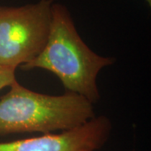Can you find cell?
<instances>
[{"instance_id": "cell-1", "label": "cell", "mask_w": 151, "mask_h": 151, "mask_svg": "<svg viewBox=\"0 0 151 151\" xmlns=\"http://www.w3.org/2000/svg\"><path fill=\"white\" fill-rule=\"evenodd\" d=\"M114 62V58L100 55L90 49L80 36L68 9L54 2L47 42L35 59L20 68L49 70L59 78L66 92L94 104L100 99L97 76Z\"/></svg>"}, {"instance_id": "cell-2", "label": "cell", "mask_w": 151, "mask_h": 151, "mask_svg": "<svg viewBox=\"0 0 151 151\" xmlns=\"http://www.w3.org/2000/svg\"><path fill=\"white\" fill-rule=\"evenodd\" d=\"M96 117L92 103L75 93L52 96L14 81L0 98V137L13 134H52L79 127Z\"/></svg>"}, {"instance_id": "cell-3", "label": "cell", "mask_w": 151, "mask_h": 151, "mask_svg": "<svg viewBox=\"0 0 151 151\" xmlns=\"http://www.w3.org/2000/svg\"><path fill=\"white\" fill-rule=\"evenodd\" d=\"M53 3L0 6V66L16 69L41 52L50 34Z\"/></svg>"}, {"instance_id": "cell-4", "label": "cell", "mask_w": 151, "mask_h": 151, "mask_svg": "<svg viewBox=\"0 0 151 151\" xmlns=\"http://www.w3.org/2000/svg\"><path fill=\"white\" fill-rule=\"evenodd\" d=\"M111 131L109 119L98 116L60 134L0 142V151H99L107 143Z\"/></svg>"}, {"instance_id": "cell-5", "label": "cell", "mask_w": 151, "mask_h": 151, "mask_svg": "<svg viewBox=\"0 0 151 151\" xmlns=\"http://www.w3.org/2000/svg\"><path fill=\"white\" fill-rule=\"evenodd\" d=\"M15 68L0 66V90L6 86H9L14 81H16Z\"/></svg>"}, {"instance_id": "cell-6", "label": "cell", "mask_w": 151, "mask_h": 151, "mask_svg": "<svg viewBox=\"0 0 151 151\" xmlns=\"http://www.w3.org/2000/svg\"><path fill=\"white\" fill-rule=\"evenodd\" d=\"M145 1L148 3V4H149V5L150 6L151 5V0H145Z\"/></svg>"}]
</instances>
